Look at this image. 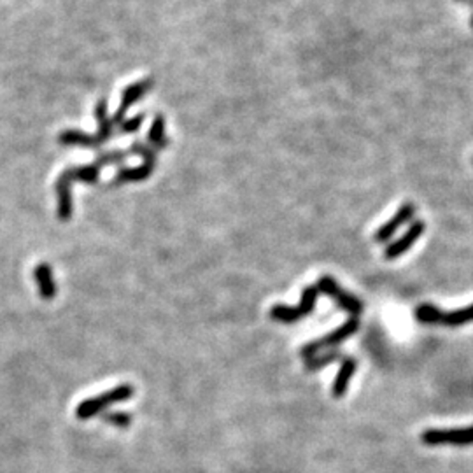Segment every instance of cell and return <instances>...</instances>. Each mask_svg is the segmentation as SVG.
Here are the masks:
<instances>
[{
  "mask_svg": "<svg viewBox=\"0 0 473 473\" xmlns=\"http://www.w3.org/2000/svg\"><path fill=\"white\" fill-rule=\"evenodd\" d=\"M344 356L339 353V351H330V353L324 354H317V356L309 358L305 363V370L307 371H317L321 368L328 367L330 363H335V361H342Z\"/></svg>",
  "mask_w": 473,
  "mask_h": 473,
  "instance_id": "cell-14",
  "label": "cell"
},
{
  "mask_svg": "<svg viewBox=\"0 0 473 473\" xmlns=\"http://www.w3.org/2000/svg\"><path fill=\"white\" fill-rule=\"evenodd\" d=\"M56 191H58V218L62 221H69L72 218V197H70L69 181L63 175L56 184Z\"/></svg>",
  "mask_w": 473,
  "mask_h": 473,
  "instance_id": "cell-11",
  "label": "cell"
},
{
  "mask_svg": "<svg viewBox=\"0 0 473 473\" xmlns=\"http://www.w3.org/2000/svg\"><path fill=\"white\" fill-rule=\"evenodd\" d=\"M150 142L154 147H157V150H163V147H167L168 141H167V137H165V120L161 114H158V116L154 118L153 125H151Z\"/></svg>",
  "mask_w": 473,
  "mask_h": 473,
  "instance_id": "cell-15",
  "label": "cell"
},
{
  "mask_svg": "<svg viewBox=\"0 0 473 473\" xmlns=\"http://www.w3.org/2000/svg\"><path fill=\"white\" fill-rule=\"evenodd\" d=\"M104 419L109 424L116 426V428H128L131 422V415L127 414V412H113V414L104 415Z\"/></svg>",
  "mask_w": 473,
  "mask_h": 473,
  "instance_id": "cell-19",
  "label": "cell"
},
{
  "mask_svg": "<svg viewBox=\"0 0 473 473\" xmlns=\"http://www.w3.org/2000/svg\"><path fill=\"white\" fill-rule=\"evenodd\" d=\"M468 2H470V6H473V0H468Z\"/></svg>",
  "mask_w": 473,
  "mask_h": 473,
  "instance_id": "cell-21",
  "label": "cell"
},
{
  "mask_svg": "<svg viewBox=\"0 0 473 473\" xmlns=\"http://www.w3.org/2000/svg\"><path fill=\"white\" fill-rule=\"evenodd\" d=\"M415 319L422 324H442L444 319V310L431 303H422L415 309Z\"/></svg>",
  "mask_w": 473,
  "mask_h": 473,
  "instance_id": "cell-13",
  "label": "cell"
},
{
  "mask_svg": "<svg viewBox=\"0 0 473 473\" xmlns=\"http://www.w3.org/2000/svg\"><path fill=\"white\" fill-rule=\"evenodd\" d=\"M135 394L134 386L130 384H120V386L113 387V390L106 391L102 394H97V396H91L88 400L81 401L76 408V417L81 421H86V419L95 417V415L102 414L107 407L111 405L121 403V401H128Z\"/></svg>",
  "mask_w": 473,
  "mask_h": 473,
  "instance_id": "cell-1",
  "label": "cell"
},
{
  "mask_svg": "<svg viewBox=\"0 0 473 473\" xmlns=\"http://www.w3.org/2000/svg\"><path fill=\"white\" fill-rule=\"evenodd\" d=\"M317 296H319V289L317 286H307L302 293V300L296 307H288V305H273L270 309V317L277 323L291 324L298 323L303 317L310 316L316 307Z\"/></svg>",
  "mask_w": 473,
  "mask_h": 473,
  "instance_id": "cell-2",
  "label": "cell"
},
{
  "mask_svg": "<svg viewBox=\"0 0 473 473\" xmlns=\"http://www.w3.org/2000/svg\"><path fill=\"white\" fill-rule=\"evenodd\" d=\"M472 26H473V18H472Z\"/></svg>",
  "mask_w": 473,
  "mask_h": 473,
  "instance_id": "cell-22",
  "label": "cell"
},
{
  "mask_svg": "<svg viewBox=\"0 0 473 473\" xmlns=\"http://www.w3.org/2000/svg\"><path fill=\"white\" fill-rule=\"evenodd\" d=\"M424 232H426V223L424 221H414L410 226H408L407 232H405L403 235L398 236L396 241H393V242H390V244H387L386 251H384V258H386L387 262L398 259L401 255H405L408 249H412V246H414L415 242H417L419 239L424 235Z\"/></svg>",
  "mask_w": 473,
  "mask_h": 473,
  "instance_id": "cell-6",
  "label": "cell"
},
{
  "mask_svg": "<svg viewBox=\"0 0 473 473\" xmlns=\"http://www.w3.org/2000/svg\"><path fill=\"white\" fill-rule=\"evenodd\" d=\"M358 330H360V321H358L356 317H351L349 321H346L342 326H339L337 330L331 331V333H328V335L321 337V339H317V340H314V342L303 346L302 358L309 360V358L317 356V354H319L323 349H330V347L340 346V344L346 342L347 339H351V337H353Z\"/></svg>",
  "mask_w": 473,
  "mask_h": 473,
  "instance_id": "cell-3",
  "label": "cell"
},
{
  "mask_svg": "<svg viewBox=\"0 0 473 473\" xmlns=\"http://www.w3.org/2000/svg\"><path fill=\"white\" fill-rule=\"evenodd\" d=\"M414 214H415V205L412 204V202H405V204H401L400 209H398V211L393 214V218H391L390 221L384 223V225L380 226L377 232H375L374 241L377 242V244L390 242L391 239H393L394 233H396L401 226L412 221Z\"/></svg>",
  "mask_w": 473,
  "mask_h": 473,
  "instance_id": "cell-7",
  "label": "cell"
},
{
  "mask_svg": "<svg viewBox=\"0 0 473 473\" xmlns=\"http://www.w3.org/2000/svg\"><path fill=\"white\" fill-rule=\"evenodd\" d=\"M33 279H35L39 295L42 296L44 300L55 298L56 293H58V288H56L51 266L47 265V263H39V265L35 266V272H33Z\"/></svg>",
  "mask_w": 473,
  "mask_h": 473,
  "instance_id": "cell-9",
  "label": "cell"
},
{
  "mask_svg": "<svg viewBox=\"0 0 473 473\" xmlns=\"http://www.w3.org/2000/svg\"><path fill=\"white\" fill-rule=\"evenodd\" d=\"M97 120L100 123V134L97 135V142H102L109 137L111 128H113V121L107 120L106 116V102L104 100H100L99 106H97Z\"/></svg>",
  "mask_w": 473,
  "mask_h": 473,
  "instance_id": "cell-18",
  "label": "cell"
},
{
  "mask_svg": "<svg viewBox=\"0 0 473 473\" xmlns=\"http://www.w3.org/2000/svg\"><path fill=\"white\" fill-rule=\"evenodd\" d=\"M151 88V81H142V83H135L131 84V86H128L127 90L123 91V99H121V107L118 109L116 116H114L113 123H120L121 120H123L125 116V111H128V107L134 106L135 102H137L141 97H144V95L147 93V90Z\"/></svg>",
  "mask_w": 473,
  "mask_h": 473,
  "instance_id": "cell-10",
  "label": "cell"
},
{
  "mask_svg": "<svg viewBox=\"0 0 473 473\" xmlns=\"http://www.w3.org/2000/svg\"><path fill=\"white\" fill-rule=\"evenodd\" d=\"M356 368L358 361L354 358H344L342 364H340L339 371L335 375V380H333V386H331V394H333L335 400H340L347 393V387H349L351 378L356 374Z\"/></svg>",
  "mask_w": 473,
  "mask_h": 473,
  "instance_id": "cell-8",
  "label": "cell"
},
{
  "mask_svg": "<svg viewBox=\"0 0 473 473\" xmlns=\"http://www.w3.org/2000/svg\"><path fill=\"white\" fill-rule=\"evenodd\" d=\"M424 445H473V426L470 428H454V430H426L422 433Z\"/></svg>",
  "mask_w": 473,
  "mask_h": 473,
  "instance_id": "cell-5",
  "label": "cell"
},
{
  "mask_svg": "<svg viewBox=\"0 0 473 473\" xmlns=\"http://www.w3.org/2000/svg\"><path fill=\"white\" fill-rule=\"evenodd\" d=\"M317 289H319L321 293H324L326 296H330L340 309H344L353 317L360 316V314L363 312V302H361L358 296L351 295L346 289L340 288V284L337 282L333 277L321 275L319 280H317Z\"/></svg>",
  "mask_w": 473,
  "mask_h": 473,
  "instance_id": "cell-4",
  "label": "cell"
},
{
  "mask_svg": "<svg viewBox=\"0 0 473 473\" xmlns=\"http://www.w3.org/2000/svg\"><path fill=\"white\" fill-rule=\"evenodd\" d=\"M153 168H154V163H144L142 167L120 170L116 181L118 182H121V181H142V179L150 177L151 172H153Z\"/></svg>",
  "mask_w": 473,
  "mask_h": 473,
  "instance_id": "cell-16",
  "label": "cell"
},
{
  "mask_svg": "<svg viewBox=\"0 0 473 473\" xmlns=\"http://www.w3.org/2000/svg\"><path fill=\"white\" fill-rule=\"evenodd\" d=\"M60 141H62L65 146L91 147V146H95V144H97V138H91L90 135L81 134V131H74V130H69V131H65V134L60 135Z\"/></svg>",
  "mask_w": 473,
  "mask_h": 473,
  "instance_id": "cell-17",
  "label": "cell"
},
{
  "mask_svg": "<svg viewBox=\"0 0 473 473\" xmlns=\"http://www.w3.org/2000/svg\"><path fill=\"white\" fill-rule=\"evenodd\" d=\"M142 121H144V114H138V116H135L134 120L127 121V123L123 125V131H127V134H131V131H137L138 127L142 125Z\"/></svg>",
  "mask_w": 473,
  "mask_h": 473,
  "instance_id": "cell-20",
  "label": "cell"
},
{
  "mask_svg": "<svg viewBox=\"0 0 473 473\" xmlns=\"http://www.w3.org/2000/svg\"><path fill=\"white\" fill-rule=\"evenodd\" d=\"M472 321H473V303L472 305L465 307V309L452 310V312H444L442 324L449 328H458L466 323H472Z\"/></svg>",
  "mask_w": 473,
  "mask_h": 473,
  "instance_id": "cell-12",
  "label": "cell"
}]
</instances>
